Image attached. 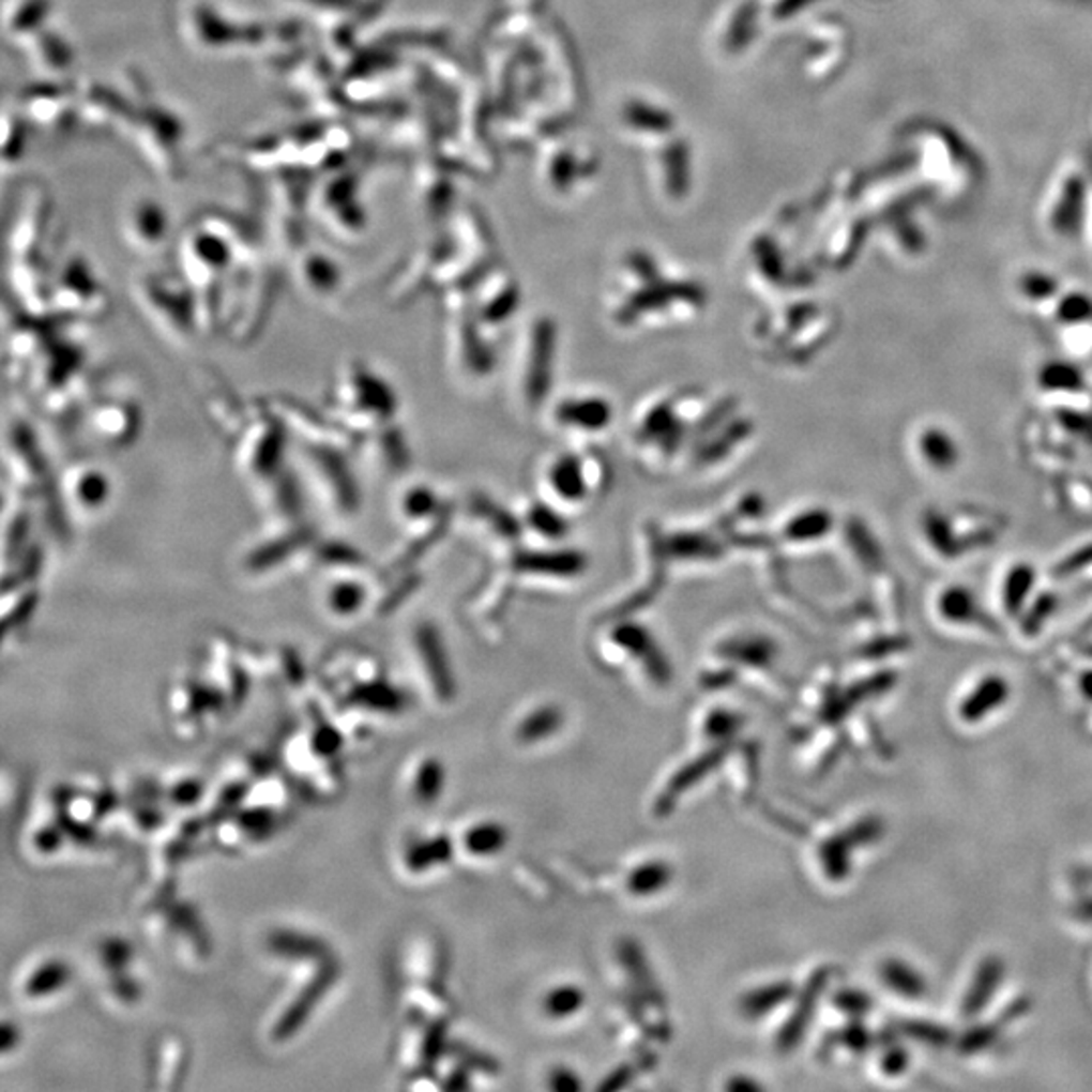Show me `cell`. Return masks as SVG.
<instances>
[{"mask_svg": "<svg viewBox=\"0 0 1092 1092\" xmlns=\"http://www.w3.org/2000/svg\"><path fill=\"white\" fill-rule=\"evenodd\" d=\"M338 743H340V741H338V737H336L332 730H328V728L320 730V732L316 734V746H318V750H320L322 755H332V753L338 748Z\"/></svg>", "mask_w": 1092, "mask_h": 1092, "instance_id": "d590c367", "label": "cell"}, {"mask_svg": "<svg viewBox=\"0 0 1092 1092\" xmlns=\"http://www.w3.org/2000/svg\"><path fill=\"white\" fill-rule=\"evenodd\" d=\"M197 793H199V783H184V785L179 787L177 798L184 801V803H191V801L197 798Z\"/></svg>", "mask_w": 1092, "mask_h": 1092, "instance_id": "74e56055", "label": "cell"}, {"mask_svg": "<svg viewBox=\"0 0 1092 1092\" xmlns=\"http://www.w3.org/2000/svg\"><path fill=\"white\" fill-rule=\"evenodd\" d=\"M882 1066H884V1071L889 1074L903 1073L907 1068V1055L903 1050L894 1048L889 1055L884 1056Z\"/></svg>", "mask_w": 1092, "mask_h": 1092, "instance_id": "e575fe53", "label": "cell"}, {"mask_svg": "<svg viewBox=\"0 0 1092 1092\" xmlns=\"http://www.w3.org/2000/svg\"><path fill=\"white\" fill-rule=\"evenodd\" d=\"M844 1042H846V1046H850L854 1050H864L868 1046V1034L864 1030H860V1028L858 1030H848L844 1034Z\"/></svg>", "mask_w": 1092, "mask_h": 1092, "instance_id": "8d00e7d4", "label": "cell"}, {"mask_svg": "<svg viewBox=\"0 0 1092 1092\" xmlns=\"http://www.w3.org/2000/svg\"><path fill=\"white\" fill-rule=\"evenodd\" d=\"M716 753H718V750H714V753L709 755V757L700 759L698 763H692L691 767H686V769H684V771H682V773H680V775L670 783V789H668V793H666V801H662V805H664V803H670L673 795H678V793L686 791V789L691 787L692 783L698 782L700 777H704V775L709 773L710 769L716 764V761L721 759V755H716Z\"/></svg>", "mask_w": 1092, "mask_h": 1092, "instance_id": "cb8c5ba5", "label": "cell"}, {"mask_svg": "<svg viewBox=\"0 0 1092 1092\" xmlns=\"http://www.w3.org/2000/svg\"><path fill=\"white\" fill-rule=\"evenodd\" d=\"M672 880V868L666 862H646L627 876V891L636 896H650L666 889Z\"/></svg>", "mask_w": 1092, "mask_h": 1092, "instance_id": "e0dca14e", "label": "cell"}, {"mask_svg": "<svg viewBox=\"0 0 1092 1092\" xmlns=\"http://www.w3.org/2000/svg\"><path fill=\"white\" fill-rule=\"evenodd\" d=\"M561 727H563L561 710L555 709V707H545V709H539L536 712L528 714L518 728V739L522 743H539V741L548 739L550 734H555Z\"/></svg>", "mask_w": 1092, "mask_h": 1092, "instance_id": "d6986e66", "label": "cell"}, {"mask_svg": "<svg viewBox=\"0 0 1092 1092\" xmlns=\"http://www.w3.org/2000/svg\"><path fill=\"white\" fill-rule=\"evenodd\" d=\"M905 1032L916 1040L928 1042L930 1046H943L949 1040V1034L941 1026L927 1023V1021H909V1023H905Z\"/></svg>", "mask_w": 1092, "mask_h": 1092, "instance_id": "4dcf8cb0", "label": "cell"}, {"mask_svg": "<svg viewBox=\"0 0 1092 1092\" xmlns=\"http://www.w3.org/2000/svg\"><path fill=\"white\" fill-rule=\"evenodd\" d=\"M95 434L108 443H124L138 429V415L130 405L109 403L93 415Z\"/></svg>", "mask_w": 1092, "mask_h": 1092, "instance_id": "ba28073f", "label": "cell"}, {"mask_svg": "<svg viewBox=\"0 0 1092 1092\" xmlns=\"http://www.w3.org/2000/svg\"><path fill=\"white\" fill-rule=\"evenodd\" d=\"M1007 692L1010 688H1007L1005 680H1001L998 676L985 678L982 684H977L975 691L965 698L961 710H959L961 718L965 723H980L983 716L1000 709L1007 698Z\"/></svg>", "mask_w": 1092, "mask_h": 1092, "instance_id": "9c48e42d", "label": "cell"}, {"mask_svg": "<svg viewBox=\"0 0 1092 1092\" xmlns=\"http://www.w3.org/2000/svg\"><path fill=\"white\" fill-rule=\"evenodd\" d=\"M65 494L72 506L84 514H93L108 502V477L97 468L75 466L65 477Z\"/></svg>", "mask_w": 1092, "mask_h": 1092, "instance_id": "8992f818", "label": "cell"}, {"mask_svg": "<svg viewBox=\"0 0 1092 1092\" xmlns=\"http://www.w3.org/2000/svg\"><path fill=\"white\" fill-rule=\"evenodd\" d=\"M138 298L154 324L163 328L164 334L175 343L186 340L199 327L197 300H191L181 288L172 290L166 279L148 277L138 290Z\"/></svg>", "mask_w": 1092, "mask_h": 1092, "instance_id": "3957f363", "label": "cell"}, {"mask_svg": "<svg viewBox=\"0 0 1092 1092\" xmlns=\"http://www.w3.org/2000/svg\"><path fill=\"white\" fill-rule=\"evenodd\" d=\"M582 1005H585V994L577 985H559L552 991H548L545 1001H543L546 1016L555 1019L571 1018L581 1010Z\"/></svg>", "mask_w": 1092, "mask_h": 1092, "instance_id": "44dd1931", "label": "cell"}, {"mask_svg": "<svg viewBox=\"0 0 1092 1092\" xmlns=\"http://www.w3.org/2000/svg\"><path fill=\"white\" fill-rule=\"evenodd\" d=\"M548 1085H550V1087H552V1089L557 1092H573L581 1089L579 1078H577L575 1074L571 1073V1071H566V1068H559V1071H555V1073L550 1074Z\"/></svg>", "mask_w": 1092, "mask_h": 1092, "instance_id": "d6a6232c", "label": "cell"}, {"mask_svg": "<svg viewBox=\"0 0 1092 1092\" xmlns=\"http://www.w3.org/2000/svg\"><path fill=\"white\" fill-rule=\"evenodd\" d=\"M441 787H443V769L437 761H425L423 767L419 769L418 779H415V789H418V795L423 801H434L439 798L441 793Z\"/></svg>", "mask_w": 1092, "mask_h": 1092, "instance_id": "d4e9b609", "label": "cell"}, {"mask_svg": "<svg viewBox=\"0 0 1092 1092\" xmlns=\"http://www.w3.org/2000/svg\"><path fill=\"white\" fill-rule=\"evenodd\" d=\"M828 985V971H819L818 975L809 982L807 989L803 991V996L800 998L798 1003V1010L795 1014L791 1016V1019L785 1023V1030H783L782 1042L783 1048H791L795 1046V1042L800 1040L807 1021L814 1016V1010H816V1003L819 1000V994L823 991V987Z\"/></svg>", "mask_w": 1092, "mask_h": 1092, "instance_id": "7c38bea8", "label": "cell"}, {"mask_svg": "<svg viewBox=\"0 0 1092 1092\" xmlns=\"http://www.w3.org/2000/svg\"><path fill=\"white\" fill-rule=\"evenodd\" d=\"M393 411L391 386L370 368L354 363L340 375L334 391V413L345 429L375 434L391 423Z\"/></svg>", "mask_w": 1092, "mask_h": 1092, "instance_id": "6da1fadb", "label": "cell"}, {"mask_svg": "<svg viewBox=\"0 0 1092 1092\" xmlns=\"http://www.w3.org/2000/svg\"><path fill=\"white\" fill-rule=\"evenodd\" d=\"M304 455L312 486L318 491L322 504L336 516L354 514L359 510V488L346 466L345 450L306 443Z\"/></svg>", "mask_w": 1092, "mask_h": 1092, "instance_id": "7a4b0ae2", "label": "cell"}, {"mask_svg": "<svg viewBox=\"0 0 1092 1092\" xmlns=\"http://www.w3.org/2000/svg\"><path fill=\"white\" fill-rule=\"evenodd\" d=\"M852 839L848 837V834L844 836L832 837L828 841L821 844V850H819V858H821V866L825 874L832 878V880H839L844 876H848L850 873V850H852Z\"/></svg>", "mask_w": 1092, "mask_h": 1092, "instance_id": "ffe728a7", "label": "cell"}, {"mask_svg": "<svg viewBox=\"0 0 1092 1092\" xmlns=\"http://www.w3.org/2000/svg\"><path fill=\"white\" fill-rule=\"evenodd\" d=\"M354 698L363 700L364 704H368L373 709L397 710L403 707L399 692L393 691L391 686H381V684L364 686L363 691L354 692Z\"/></svg>", "mask_w": 1092, "mask_h": 1092, "instance_id": "484cf974", "label": "cell"}, {"mask_svg": "<svg viewBox=\"0 0 1092 1092\" xmlns=\"http://www.w3.org/2000/svg\"><path fill=\"white\" fill-rule=\"evenodd\" d=\"M300 286L314 298H328L338 288L340 273L327 255L306 254L298 263Z\"/></svg>", "mask_w": 1092, "mask_h": 1092, "instance_id": "52a82bcc", "label": "cell"}, {"mask_svg": "<svg viewBox=\"0 0 1092 1092\" xmlns=\"http://www.w3.org/2000/svg\"><path fill=\"white\" fill-rule=\"evenodd\" d=\"M130 233L132 241L142 247H158L166 237V215L154 202L145 200L140 207L134 209L132 221H130Z\"/></svg>", "mask_w": 1092, "mask_h": 1092, "instance_id": "8fae6325", "label": "cell"}, {"mask_svg": "<svg viewBox=\"0 0 1092 1092\" xmlns=\"http://www.w3.org/2000/svg\"><path fill=\"white\" fill-rule=\"evenodd\" d=\"M739 727H741L739 716H734L727 710H716L710 714L709 721H707V734L710 739H728L737 732Z\"/></svg>", "mask_w": 1092, "mask_h": 1092, "instance_id": "83f0119b", "label": "cell"}, {"mask_svg": "<svg viewBox=\"0 0 1092 1092\" xmlns=\"http://www.w3.org/2000/svg\"><path fill=\"white\" fill-rule=\"evenodd\" d=\"M330 982H332V973H328V971H322V973H320V975L312 982L308 989L300 996V1000L295 1001V1003L291 1005L290 1012H288V1014L282 1018V1021L277 1023V1028H275V1034H277V1037L290 1036V1034H293V1032L298 1030V1026H300V1023L304 1021V1018L308 1016L309 1010L314 1007V1003L320 1000L322 991H327V987L330 985Z\"/></svg>", "mask_w": 1092, "mask_h": 1092, "instance_id": "4fadbf2b", "label": "cell"}, {"mask_svg": "<svg viewBox=\"0 0 1092 1092\" xmlns=\"http://www.w3.org/2000/svg\"><path fill=\"white\" fill-rule=\"evenodd\" d=\"M237 459L247 477L268 482L284 472V429L275 419H257L237 434Z\"/></svg>", "mask_w": 1092, "mask_h": 1092, "instance_id": "277c9868", "label": "cell"}, {"mask_svg": "<svg viewBox=\"0 0 1092 1092\" xmlns=\"http://www.w3.org/2000/svg\"><path fill=\"white\" fill-rule=\"evenodd\" d=\"M419 650L425 655V664H427V670L429 676L436 684V691L443 696V698H450L452 696V678L448 672V664H445V657L441 652V646L437 641L436 636L431 630H423L419 632L418 636Z\"/></svg>", "mask_w": 1092, "mask_h": 1092, "instance_id": "9a60e30c", "label": "cell"}, {"mask_svg": "<svg viewBox=\"0 0 1092 1092\" xmlns=\"http://www.w3.org/2000/svg\"><path fill=\"white\" fill-rule=\"evenodd\" d=\"M728 1089H730V1091H755V1089H757V1085H755V1082H748L745 1078H739V1080L728 1082Z\"/></svg>", "mask_w": 1092, "mask_h": 1092, "instance_id": "f35d334b", "label": "cell"}, {"mask_svg": "<svg viewBox=\"0 0 1092 1092\" xmlns=\"http://www.w3.org/2000/svg\"><path fill=\"white\" fill-rule=\"evenodd\" d=\"M452 858V844L448 837H436V839H429V841H423L415 846L409 858H407V864L411 870H427L431 868L434 864H443Z\"/></svg>", "mask_w": 1092, "mask_h": 1092, "instance_id": "7402d4cb", "label": "cell"}, {"mask_svg": "<svg viewBox=\"0 0 1092 1092\" xmlns=\"http://www.w3.org/2000/svg\"><path fill=\"white\" fill-rule=\"evenodd\" d=\"M837 1005H839V1007H844V1010H846V1012H850V1014H864V1012L868 1010L870 1001H868V998H866L864 994H860V991H844V994H839V998H837Z\"/></svg>", "mask_w": 1092, "mask_h": 1092, "instance_id": "836d02e7", "label": "cell"}, {"mask_svg": "<svg viewBox=\"0 0 1092 1092\" xmlns=\"http://www.w3.org/2000/svg\"><path fill=\"white\" fill-rule=\"evenodd\" d=\"M1082 692H1087L1092 698V676H1089L1087 680H1082Z\"/></svg>", "mask_w": 1092, "mask_h": 1092, "instance_id": "ab89813d", "label": "cell"}, {"mask_svg": "<svg viewBox=\"0 0 1092 1092\" xmlns=\"http://www.w3.org/2000/svg\"><path fill=\"white\" fill-rule=\"evenodd\" d=\"M273 949L279 951V953H286V955H314L318 953L322 946L309 939L304 937H295V935H277L273 939Z\"/></svg>", "mask_w": 1092, "mask_h": 1092, "instance_id": "f1b7e54d", "label": "cell"}, {"mask_svg": "<svg viewBox=\"0 0 1092 1092\" xmlns=\"http://www.w3.org/2000/svg\"><path fill=\"white\" fill-rule=\"evenodd\" d=\"M996 1036H998V1026H982V1028L969 1032L961 1040V1048L965 1052H980L985 1046H991Z\"/></svg>", "mask_w": 1092, "mask_h": 1092, "instance_id": "1f68e13d", "label": "cell"}, {"mask_svg": "<svg viewBox=\"0 0 1092 1092\" xmlns=\"http://www.w3.org/2000/svg\"><path fill=\"white\" fill-rule=\"evenodd\" d=\"M1001 975H1003V964H1001V959H998V957H987L980 965V969L975 973V980H973L967 996H965L964 1016L973 1018V1016L982 1014L983 1007L994 998V994H996V989L1000 985Z\"/></svg>", "mask_w": 1092, "mask_h": 1092, "instance_id": "30bf717a", "label": "cell"}, {"mask_svg": "<svg viewBox=\"0 0 1092 1092\" xmlns=\"http://www.w3.org/2000/svg\"><path fill=\"white\" fill-rule=\"evenodd\" d=\"M364 571H338L328 573L322 585L324 605L336 618H350L363 609L370 597V587L364 581Z\"/></svg>", "mask_w": 1092, "mask_h": 1092, "instance_id": "5b68a950", "label": "cell"}, {"mask_svg": "<svg viewBox=\"0 0 1092 1092\" xmlns=\"http://www.w3.org/2000/svg\"><path fill=\"white\" fill-rule=\"evenodd\" d=\"M793 985L787 982L769 983L764 987H757L750 994H746L743 1000V1014L748 1018H761L771 1014V1010L779 1007L785 1001L791 998Z\"/></svg>", "mask_w": 1092, "mask_h": 1092, "instance_id": "5bb4252c", "label": "cell"}, {"mask_svg": "<svg viewBox=\"0 0 1092 1092\" xmlns=\"http://www.w3.org/2000/svg\"><path fill=\"white\" fill-rule=\"evenodd\" d=\"M923 441H925V445H928V448H925V454L930 459L928 464H932L937 468H943L945 464H951L953 448H951L946 436H943V434H928Z\"/></svg>", "mask_w": 1092, "mask_h": 1092, "instance_id": "f546056e", "label": "cell"}, {"mask_svg": "<svg viewBox=\"0 0 1092 1092\" xmlns=\"http://www.w3.org/2000/svg\"><path fill=\"white\" fill-rule=\"evenodd\" d=\"M65 982H67V969L63 965H45L31 977V982L27 985V994L31 998H41L45 994H51L55 989H59Z\"/></svg>", "mask_w": 1092, "mask_h": 1092, "instance_id": "603a6c76", "label": "cell"}, {"mask_svg": "<svg viewBox=\"0 0 1092 1092\" xmlns=\"http://www.w3.org/2000/svg\"><path fill=\"white\" fill-rule=\"evenodd\" d=\"M941 607H943V616L946 619L964 621L969 616H973V600L961 589H953L951 593H946L941 601Z\"/></svg>", "mask_w": 1092, "mask_h": 1092, "instance_id": "4316f807", "label": "cell"}, {"mask_svg": "<svg viewBox=\"0 0 1092 1092\" xmlns=\"http://www.w3.org/2000/svg\"><path fill=\"white\" fill-rule=\"evenodd\" d=\"M509 841V832L496 821H484L473 825L464 837L466 850L473 855H494L502 852Z\"/></svg>", "mask_w": 1092, "mask_h": 1092, "instance_id": "2e32d148", "label": "cell"}, {"mask_svg": "<svg viewBox=\"0 0 1092 1092\" xmlns=\"http://www.w3.org/2000/svg\"><path fill=\"white\" fill-rule=\"evenodd\" d=\"M880 975H882V982L886 983V987H891L892 991L900 994L903 998L914 1000L925 994L923 977L905 961L889 959L886 964L882 965Z\"/></svg>", "mask_w": 1092, "mask_h": 1092, "instance_id": "ac0fdd59", "label": "cell"}]
</instances>
